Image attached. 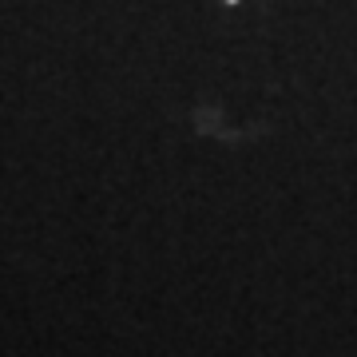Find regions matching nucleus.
I'll return each mask as SVG.
<instances>
[{"instance_id":"obj_1","label":"nucleus","mask_w":357,"mask_h":357,"mask_svg":"<svg viewBox=\"0 0 357 357\" xmlns=\"http://www.w3.org/2000/svg\"><path fill=\"white\" fill-rule=\"evenodd\" d=\"M218 4H222V8H238V4H243V0H218Z\"/></svg>"}]
</instances>
